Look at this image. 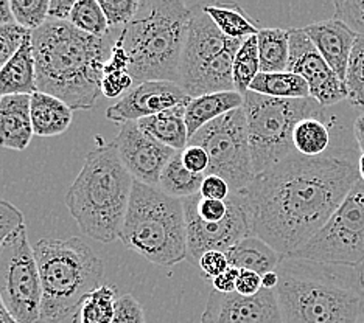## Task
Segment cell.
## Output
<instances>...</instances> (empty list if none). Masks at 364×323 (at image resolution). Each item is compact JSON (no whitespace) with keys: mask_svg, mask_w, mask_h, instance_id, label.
Returning a JSON list of instances; mask_svg holds the SVG:
<instances>
[{"mask_svg":"<svg viewBox=\"0 0 364 323\" xmlns=\"http://www.w3.org/2000/svg\"><path fill=\"white\" fill-rule=\"evenodd\" d=\"M187 104H181L173 107V109L153 115V117L139 120V128L159 143L175 149L178 153L184 151L190 138L186 124Z\"/></svg>","mask_w":364,"mask_h":323,"instance_id":"cb8c5ba5","label":"cell"},{"mask_svg":"<svg viewBox=\"0 0 364 323\" xmlns=\"http://www.w3.org/2000/svg\"><path fill=\"white\" fill-rule=\"evenodd\" d=\"M48 0H11L14 23L27 31H35L48 21Z\"/></svg>","mask_w":364,"mask_h":323,"instance_id":"836d02e7","label":"cell"},{"mask_svg":"<svg viewBox=\"0 0 364 323\" xmlns=\"http://www.w3.org/2000/svg\"><path fill=\"white\" fill-rule=\"evenodd\" d=\"M230 192H232V190H230V187L228 185V182L225 179H221L220 176H213V174H208L203 180L200 195L205 199L226 201Z\"/></svg>","mask_w":364,"mask_h":323,"instance_id":"b9f144b4","label":"cell"},{"mask_svg":"<svg viewBox=\"0 0 364 323\" xmlns=\"http://www.w3.org/2000/svg\"><path fill=\"white\" fill-rule=\"evenodd\" d=\"M190 6H192V16H190L179 65L178 84L181 87L187 84L193 75L201 70L205 64H209L225 52L230 43V39L223 35L215 22L204 13L201 4Z\"/></svg>","mask_w":364,"mask_h":323,"instance_id":"e0dca14e","label":"cell"},{"mask_svg":"<svg viewBox=\"0 0 364 323\" xmlns=\"http://www.w3.org/2000/svg\"><path fill=\"white\" fill-rule=\"evenodd\" d=\"M8 23H14L10 2L8 0H0V27Z\"/></svg>","mask_w":364,"mask_h":323,"instance_id":"7dc6e473","label":"cell"},{"mask_svg":"<svg viewBox=\"0 0 364 323\" xmlns=\"http://www.w3.org/2000/svg\"><path fill=\"white\" fill-rule=\"evenodd\" d=\"M360 180L349 155L293 153L242 190L252 235L288 258L324 227Z\"/></svg>","mask_w":364,"mask_h":323,"instance_id":"6da1fadb","label":"cell"},{"mask_svg":"<svg viewBox=\"0 0 364 323\" xmlns=\"http://www.w3.org/2000/svg\"><path fill=\"white\" fill-rule=\"evenodd\" d=\"M28 33L30 31L22 28L18 23H8L0 27V70L21 48Z\"/></svg>","mask_w":364,"mask_h":323,"instance_id":"d590c367","label":"cell"},{"mask_svg":"<svg viewBox=\"0 0 364 323\" xmlns=\"http://www.w3.org/2000/svg\"><path fill=\"white\" fill-rule=\"evenodd\" d=\"M335 5V19L344 22L358 36H364V0H343Z\"/></svg>","mask_w":364,"mask_h":323,"instance_id":"8d00e7d4","label":"cell"},{"mask_svg":"<svg viewBox=\"0 0 364 323\" xmlns=\"http://www.w3.org/2000/svg\"><path fill=\"white\" fill-rule=\"evenodd\" d=\"M120 239L129 251L157 266L187 258V229L182 199L134 180Z\"/></svg>","mask_w":364,"mask_h":323,"instance_id":"52a82bcc","label":"cell"},{"mask_svg":"<svg viewBox=\"0 0 364 323\" xmlns=\"http://www.w3.org/2000/svg\"><path fill=\"white\" fill-rule=\"evenodd\" d=\"M134 80L129 72H112L105 73L102 80V94L106 98H122L127 92L134 87Z\"/></svg>","mask_w":364,"mask_h":323,"instance_id":"f35d334b","label":"cell"},{"mask_svg":"<svg viewBox=\"0 0 364 323\" xmlns=\"http://www.w3.org/2000/svg\"><path fill=\"white\" fill-rule=\"evenodd\" d=\"M201 323H284L276 289L245 297L237 292L209 294Z\"/></svg>","mask_w":364,"mask_h":323,"instance_id":"9a60e30c","label":"cell"},{"mask_svg":"<svg viewBox=\"0 0 364 323\" xmlns=\"http://www.w3.org/2000/svg\"><path fill=\"white\" fill-rule=\"evenodd\" d=\"M73 5H75L73 0H50V5H48V19L69 22Z\"/></svg>","mask_w":364,"mask_h":323,"instance_id":"f6af8a7d","label":"cell"},{"mask_svg":"<svg viewBox=\"0 0 364 323\" xmlns=\"http://www.w3.org/2000/svg\"><path fill=\"white\" fill-rule=\"evenodd\" d=\"M277 273L284 323H357L364 311V264L284 258Z\"/></svg>","mask_w":364,"mask_h":323,"instance_id":"3957f363","label":"cell"},{"mask_svg":"<svg viewBox=\"0 0 364 323\" xmlns=\"http://www.w3.org/2000/svg\"><path fill=\"white\" fill-rule=\"evenodd\" d=\"M262 275L252 270H240L235 292L245 297H252L262 291Z\"/></svg>","mask_w":364,"mask_h":323,"instance_id":"7bdbcfd3","label":"cell"},{"mask_svg":"<svg viewBox=\"0 0 364 323\" xmlns=\"http://www.w3.org/2000/svg\"><path fill=\"white\" fill-rule=\"evenodd\" d=\"M69 22L80 31L97 38H103L109 28L98 0H77Z\"/></svg>","mask_w":364,"mask_h":323,"instance_id":"d6a6232c","label":"cell"},{"mask_svg":"<svg viewBox=\"0 0 364 323\" xmlns=\"http://www.w3.org/2000/svg\"><path fill=\"white\" fill-rule=\"evenodd\" d=\"M35 92H38L36 64L30 31L21 48L0 70V95H33Z\"/></svg>","mask_w":364,"mask_h":323,"instance_id":"ffe728a7","label":"cell"},{"mask_svg":"<svg viewBox=\"0 0 364 323\" xmlns=\"http://www.w3.org/2000/svg\"><path fill=\"white\" fill-rule=\"evenodd\" d=\"M344 87L349 103L364 114V36H358L355 40L347 64Z\"/></svg>","mask_w":364,"mask_h":323,"instance_id":"1f68e13d","label":"cell"},{"mask_svg":"<svg viewBox=\"0 0 364 323\" xmlns=\"http://www.w3.org/2000/svg\"><path fill=\"white\" fill-rule=\"evenodd\" d=\"M35 256L43 286V322L58 323L77 314L85 298L102 286L103 261L77 236L39 239Z\"/></svg>","mask_w":364,"mask_h":323,"instance_id":"8992f818","label":"cell"},{"mask_svg":"<svg viewBox=\"0 0 364 323\" xmlns=\"http://www.w3.org/2000/svg\"><path fill=\"white\" fill-rule=\"evenodd\" d=\"M228 201V214L220 222H204L186 199V229H187V256L195 264L205 252L218 251L226 252L240 239L252 236V226L250 212L245 202L242 192H230Z\"/></svg>","mask_w":364,"mask_h":323,"instance_id":"7c38bea8","label":"cell"},{"mask_svg":"<svg viewBox=\"0 0 364 323\" xmlns=\"http://www.w3.org/2000/svg\"><path fill=\"white\" fill-rule=\"evenodd\" d=\"M188 145L201 146L208 153L209 170L205 176L213 174L225 179L232 192H242L254 180L255 173L243 107L205 124L190 137Z\"/></svg>","mask_w":364,"mask_h":323,"instance_id":"30bf717a","label":"cell"},{"mask_svg":"<svg viewBox=\"0 0 364 323\" xmlns=\"http://www.w3.org/2000/svg\"><path fill=\"white\" fill-rule=\"evenodd\" d=\"M302 30L336 73V77L344 82L347 64H349L355 40L358 38L357 33H353L344 22L335 18L310 23Z\"/></svg>","mask_w":364,"mask_h":323,"instance_id":"ac0fdd59","label":"cell"},{"mask_svg":"<svg viewBox=\"0 0 364 323\" xmlns=\"http://www.w3.org/2000/svg\"><path fill=\"white\" fill-rule=\"evenodd\" d=\"M97 142L64 201L82 234L112 243L120 239L134 179L123 167L114 143Z\"/></svg>","mask_w":364,"mask_h":323,"instance_id":"277c9868","label":"cell"},{"mask_svg":"<svg viewBox=\"0 0 364 323\" xmlns=\"http://www.w3.org/2000/svg\"><path fill=\"white\" fill-rule=\"evenodd\" d=\"M293 146L296 153L305 157H319L327 154L330 146V131L321 115L302 119L293 131Z\"/></svg>","mask_w":364,"mask_h":323,"instance_id":"f1b7e54d","label":"cell"},{"mask_svg":"<svg viewBox=\"0 0 364 323\" xmlns=\"http://www.w3.org/2000/svg\"><path fill=\"white\" fill-rule=\"evenodd\" d=\"M204 177V174L190 173L182 163L181 153H176L164 168L157 188L171 197L187 199L200 195Z\"/></svg>","mask_w":364,"mask_h":323,"instance_id":"83f0119b","label":"cell"},{"mask_svg":"<svg viewBox=\"0 0 364 323\" xmlns=\"http://www.w3.org/2000/svg\"><path fill=\"white\" fill-rule=\"evenodd\" d=\"M352 131H353V137H355V140H357V143H358L360 151L363 154L364 153V114H361L360 117L353 121Z\"/></svg>","mask_w":364,"mask_h":323,"instance_id":"bcb514c9","label":"cell"},{"mask_svg":"<svg viewBox=\"0 0 364 323\" xmlns=\"http://www.w3.org/2000/svg\"><path fill=\"white\" fill-rule=\"evenodd\" d=\"M259 73L260 60L257 36H251L243 40L234 60V86L237 92L245 95Z\"/></svg>","mask_w":364,"mask_h":323,"instance_id":"4dcf8cb0","label":"cell"},{"mask_svg":"<svg viewBox=\"0 0 364 323\" xmlns=\"http://www.w3.org/2000/svg\"><path fill=\"white\" fill-rule=\"evenodd\" d=\"M198 268L203 272V275L205 278H217L221 275L223 272H226L229 269V263L226 258L225 252H218V251H210L205 252L200 260H198Z\"/></svg>","mask_w":364,"mask_h":323,"instance_id":"ab89813d","label":"cell"},{"mask_svg":"<svg viewBox=\"0 0 364 323\" xmlns=\"http://www.w3.org/2000/svg\"><path fill=\"white\" fill-rule=\"evenodd\" d=\"M358 173H360V179L364 182V153L360 155V159H358Z\"/></svg>","mask_w":364,"mask_h":323,"instance_id":"f907efd6","label":"cell"},{"mask_svg":"<svg viewBox=\"0 0 364 323\" xmlns=\"http://www.w3.org/2000/svg\"><path fill=\"white\" fill-rule=\"evenodd\" d=\"M38 92L56 97L72 111H89L102 94L103 38L90 36L70 22L50 21L31 31Z\"/></svg>","mask_w":364,"mask_h":323,"instance_id":"7a4b0ae2","label":"cell"},{"mask_svg":"<svg viewBox=\"0 0 364 323\" xmlns=\"http://www.w3.org/2000/svg\"><path fill=\"white\" fill-rule=\"evenodd\" d=\"M287 72L299 75L310 89V97L321 107H330L347 99L344 82L321 56L302 28L289 30V60Z\"/></svg>","mask_w":364,"mask_h":323,"instance_id":"4fadbf2b","label":"cell"},{"mask_svg":"<svg viewBox=\"0 0 364 323\" xmlns=\"http://www.w3.org/2000/svg\"><path fill=\"white\" fill-rule=\"evenodd\" d=\"M112 143L132 179L151 187L159 185L164 168L178 153L146 136L137 121L123 123Z\"/></svg>","mask_w":364,"mask_h":323,"instance_id":"5bb4252c","label":"cell"},{"mask_svg":"<svg viewBox=\"0 0 364 323\" xmlns=\"http://www.w3.org/2000/svg\"><path fill=\"white\" fill-rule=\"evenodd\" d=\"M245 115L255 176L296 153L293 131L302 119L321 115L322 107L313 98L280 99L247 92Z\"/></svg>","mask_w":364,"mask_h":323,"instance_id":"ba28073f","label":"cell"},{"mask_svg":"<svg viewBox=\"0 0 364 323\" xmlns=\"http://www.w3.org/2000/svg\"><path fill=\"white\" fill-rule=\"evenodd\" d=\"M251 92L280 99H305L310 97L309 84L291 72L259 73L250 87Z\"/></svg>","mask_w":364,"mask_h":323,"instance_id":"d4e9b609","label":"cell"},{"mask_svg":"<svg viewBox=\"0 0 364 323\" xmlns=\"http://www.w3.org/2000/svg\"><path fill=\"white\" fill-rule=\"evenodd\" d=\"M238 275H240V270L229 266V269L226 272H223L221 275H218L217 278L212 280L213 289H215V291H218V292H223V294L235 292Z\"/></svg>","mask_w":364,"mask_h":323,"instance_id":"ee69618b","label":"cell"},{"mask_svg":"<svg viewBox=\"0 0 364 323\" xmlns=\"http://www.w3.org/2000/svg\"><path fill=\"white\" fill-rule=\"evenodd\" d=\"M98 4L105 13L107 25L112 28H125L140 6L137 0H98Z\"/></svg>","mask_w":364,"mask_h":323,"instance_id":"e575fe53","label":"cell"},{"mask_svg":"<svg viewBox=\"0 0 364 323\" xmlns=\"http://www.w3.org/2000/svg\"><path fill=\"white\" fill-rule=\"evenodd\" d=\"M0 323H18L10 316V312L6 311L2 300H0Z\"/></svg>","mask_w":364,"mask_h":323,"instance_id":"681fc988","label":"cell"},{"mask_svg":"<svg viewBox=\"0 0 364 323\" xmlns=\"http://www.w3.org/2000/svg\"><path fill=\"white\" fill-rule=\"evenodd\" d=\"M357 323H364V311H363V314L360 316V319L357 320Z\"/></svg>","mask_w":364,"mask_h":323,"instance_id":"816d5d0a","label":"cell"},{"mask_svg":"<svg viewBox=\"0 0 364 323\" xmlns=\"http://www.w3.org/2000/svg\"><path fill=\"white\" fill-rule=\"evenodd\" d=\"M288 258L363 266L364 182L360 179L330 219L310 241Z\"/></svg>","mask_w":364,"mask_h":323,"instance_id":"8fae6325","label":"cell"},{"mask_svg":"<svg viewBox=\"0 0 364 323\" xmlns=\"http://www.w3.org/2000/svg\"><path fill=\"white\" fill-rule=\"evenodd\" d=\"M245 104V97L237 90L217 92L192 98L186 107V124L188 137L196 134L205 124L217 120L230 111L240 109ZM190 140V138H188Z\"/></svg>","mask_w":364,"mask_h":323,"instance_id":"44dd1931","label":"cell"},{"mask_svg":"<svg viewBox=\"0 0 364 323\" xmlns=\"http://www.w3.org/2000/svg\"><path fill=\"white\" fill-rule=\"evenodd\" d=\"M226 258L230 268L238 270H252L259 275L277 270L284 256L267 244L259 236H246L240 239L232 247H229Z\"/></svg>","mask_w":364,"mask_h":323,"instance_id":"7402d4cb","label":"cell"},{"mask_svg":"<svg viewBox=\"0 0 364 323\" xmlns=\"http://www.w3.org/2000/svg\"><path fill=\"white\" fill-rule=\"evenodd\" d=\"M182 163L184 167L195 174H204L209 170V155L204 151L201 146H193L187 145L184 151H181Z\"/></svg>","mask_w":364,"mask_h":323,"instance_id":"60d3db41","label":"cell"},{"mask_svg":"<svg viewBox=\"0 0 364 323\" xmlns=\"http://www.w3.org/2000/svg\"><path fill=\"white\" fill-rule=\"evenodd\" d=\"M117 294L112 286L102 285L90 292L75 314L77 323H111L115 314Z\"/></svg>","mask_w":364,"mask_h":323,"instance_id":"f546056e","label":"cell"},{"mask_svg":"<svg viewBox=\"0 0 364 323\" xmlns=\"http://www.w3.org/2000/svg\"><path fill=\"white\" fill-rule=\"evenodd\" d=\"M111 323H145L142 305L131 294H125L115 302V314Z\"/></svg>","mask_w":364,"mask_h":323,"instance_id":"74e56055","label":"cell"},{"mask_svg":"<svg viewBox=\"0 0 364 323\" xmlns=\"http://www.w3.org/2000/svg\"><path fill=\"white\" fill-rule=\"evenodd\" d=\"M260 73L287 72L289 60V30L262 28L257 35Z\"/></svg>","mask_w":364,"mask_h":323,"instance_id":"4316f807","label":"cell"},{"mask_svg":"<svg viewBox=\"0 0 364 323\" xmlns=\"http://www.w3.org/2000/svg\"><path fill=\"white\" fill-rule=\"evenodd\" d=\"M204 13L215 22L220 31L229 39L245 40L259 35L257 23L252 22L237 4H215L203 5Z\"/></svg>","mask_w":364,"mask_h":323,"instance_id":"484cf974","label":"cell"},{"mask_svg":"<svg viewBox=\"0 0 364 323\" xmlns=\"http://www.w3.org/2000/svg\"><path fill=\"white\" fill-rule=\"evenodd\" d=\"M192 6L179 0H142L119 43L129 56L128 72L145 81H179V65Z\"/></svg>","mask_w":364,"mask_h":323,"instance_id":"5b68a950","label":"cell"},{"mask_svg":"<svg viewBox=\"0 0 364 323\" xmlns=\"http://www.w3.org/2000/svg\"><path fill=\"white\" fill-rule=\"evenodd\" d=\"M30 115L35 136L55 137L69 129L73 111L56 97L35 92L30 99Z\"/></svg>","mask_w":364,"mask_h":323,"instance_id":"603a6c76","label":"cell"},{"mask_svg":"<svg viewBox=\"0 0 364 323\" xmlns=\"http://www.w3.org/2000/svg\"><path fill=\"white\" fill-rule=\"evenodd\" d=\"M0 300L18 323L41 322L43 286L26 224L0 244Z\"/></svg>","mask_w":364,"mask_h":323,"instance_id":"9c48e42d","label":"cell"},{"mask_svg":"<svg viewBox=\"0 0 364 323\" xmlns=\"http://www.w3.org/2000/svg\"><path fill=\"white\" fill-rule=\"evenodd\" d=\"M0 103H2V95H0Z\"/></svg>","mask_w":364,"mask_h":323,"instance_id":"f5cc1de1","label":"cell"},{"mask_svg":"<svg viewBox=\"0 0 364 323\" xmlns=\"http://www.w3.org/2000/svg\"><path fill=\"white\" fill-rule=\"evenodd\" d=\"M31 95L2 97L0 103V146L23 151L30 145L33 124L30 115Z\"/></svg>","mask_w":364,"mask_h":323,"instance_id":"d6986e66","label":"cell"},{"mask_svg":"<svg viewBox=\"0 0 364 323\" xmlns=\"http://www.w3.org/2000/svg\"><path fill=\"white\" fill-rule=\"evenodd\" d=\"M279 286V273L277 270L268 272L262 275V288L263 289H277Z\"/></svg>","mask_w":364,"mask_h":323,"instance_id":"c3c4849f","label":"cell"},{"mask_svg":"<svg viewBox=\"0 0 364 323\" xmlns=\"http://www.w3.org/2000/svg\"><path fill=\"white\" fill-rule=\"evenodd\" d=\"M186 90L171 81H145L136 84L114 106L107 107L106 119L114 123L139 121L173 107L187 104Z\"/></svg>","mask_w":364,"mask_h":323,"instance_id":"2e32d148","label":"cell"}]
</instances>
